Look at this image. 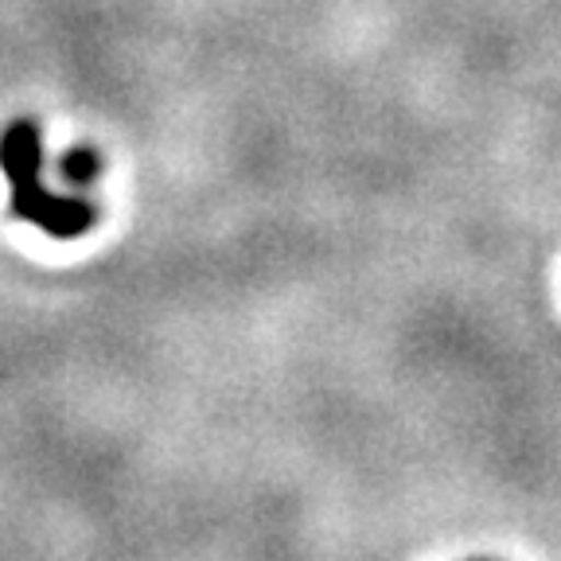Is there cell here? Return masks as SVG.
Listing matches in <instances>:
<instances>
[{
    "label": "cell",
    "instance_id": "obj_1",
    "mask_svg": "<svg viewBox=\"0 0 561 561\" xmlns=\"http://www.w3.org/2000/svg\"><path fill=\"white\" fill-rule=\"evenodd\" d=\"M0 168L12 184V210L32 227L47 230L51 238H79L94 227L98 210L82 199L51 195L39 180L44 172V145H39V125L12 122L0 137Z\"/></svg>",
    "mask_w": 561,
    "mask_h": 561
},
{
    "label": "cell",
    "instance_id": "obj_2",
    "mask_svg": "<svg viewBox=\"0 0 561 561\" xmlns=\"http://www.w3.org/2000/svg\"><path fill=\"white\" fill-rule=\"evenodd\" d=\"M98 152H70L67 160L59 164V172L67 175V180H75V184H90L98 175Z\"/></svg>",
    "mask_w": 561,
    "mask_h": 561
}]
</instances>
